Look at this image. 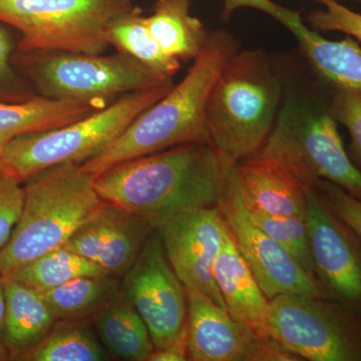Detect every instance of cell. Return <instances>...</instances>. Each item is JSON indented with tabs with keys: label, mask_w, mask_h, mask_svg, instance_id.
<instances>
[{
	"label": "cell",
	"mask_w": 361,
	"mask_h": 361,
	"mask_svg": "<svg viewBox=\"0 0 361 361\" xmlns=\"http://www.w3.org/2000/svg\"><path fill=\"white\" fill-rule=\"evenodd\" d=\"M316 193L337 217L351 230L361 242V200L341 187L322 180L315 187Z\"/></svg>",
	"instance_id": "cell-28"
},
{
	"label": "cell",
	"mask_w": 361,
	"mask_h": 361,
	"mask_svg": "<svg viewBox=\"0 0 361 361\" xmlns=\"http://www.w3.org/2000/svg\"><path fill=\"white\" fill-rule=\"evenodd\" d=\"M281 87L263 52H235L206 106L209 142L226 168L257 154L276 122Z\"/></svg>",
	"instance_id": "cell-3"
},
{
	"label": "cell",
	"mask_w": 361,
	"mask_h": 361,
	"mask_svg": "<svg viewBox=\"0 0 361 361\" xmlns=\"http://www.w3.org/2000/svg\"><path fill=\"white\" fill-rule=\"evenodd\" d=\"M172 82L118 97L106 108L58 129L16 137L0 154L4 175L21 184L32 176L63 163L78 165L99 155L142 111L166 96Z\"/></svg>",
	"instance_id": "cell-5"
},
{
	"label": "cell",
	"mask_w": 361,
	"mask_h": 361,
	"mask_svg": "<svg viewBox=\"0 0 361 361\" xmlns=\"http://www.w3.org/2000/svg\"><path fill=\"white\" fill-rule=\"evenodd\" d=\"M226 227L219 206H213L176 214L156 230L169 262L185 288L200 292L227 310L214 278V265Z\"/></svg>",
	"instance_id": "cell-13"
},
{
	"label": "cell",
	"mask_w": 361,
	"mask_h": 361,
	"mask_svg": "<svg viewBox=\"0 0 361 361\" xmlns=\"http://www.w3.org/2000/svg\"><path fill=\"white\" fill-rule=\"evenodd\" d=\"M305 192L315 276L331 298L361 313V242L314 189Z\"/></svg>",
	"instance_id": "cell-14"
},
{
	"label": "cell",
	"mask_w": 361,
	"mask_h": 361,
	"mask_svg": "<svg viewBox=\"0 0 361 361\" xmlns=\"http://www.w3.org/2000/svg\"><path fill=\"white\" fill-rule=\"evenodd\" d=\"M13 42L0 25V101L23 102L35 97L23 89L11 63Z\"/></svg>",
	"instance_id": "cell-32"
},
{
	"label": "cell",
	"mask_w": 361,
	"mask_h": 361,
	"mask_svg": "<svg viewBox=\"0 0 361 361\" xmlns=\"http://www.w3.org/2000/svg\"><path fill=\"white\" fill-rule=\"evenodd\" d=\"M109 353L87 319L58 320L49 334L20 356L23 361H103Z\"/></svg>",
	"instance_id": "cell-24"
},
{
	"label": "cell",
	"mask_w": 361,
	"mask_h": 361,
	"mask_svg": "<svg viewBox=\"0 0 361 361\" xmlns=\"http://www.w3.org/2000/svg\"><path fill=\"white\" fill-rule=\"evenodd\" d=\"M240 193L244 209L251 222L283 247L308 274L316 278L311 259L306 220L304 218L287 217L266 213L245 199L242 194L241 188Z\"/></svg>",
	"instance_id": "cell-27"
},
{
	"label": "cell",
	"mask_w": 361,
	"mask_h": 361,
	"mask_svg": "<svg viewBox=\"0 0 361 361\" xmlns=\"http://www.w3.org/2000/svg\"><path fill=\"white\" fill-rule=\"evenodd\" d=\"M330 111L336 122L348 129L353 148L361 161V94L350 90H336Z\"/></svg>",
	"instance_id": "cell-31"
},
{
	"label": "cell",
	"mask_w": 361,
	"mask_h": 361,
	"mask_svg": "<svg viewBox=\"0 0 361 361\" xmlns=\"http://www.w3.org/2000/svg\"><path fill=\"white\" fill-rule=\"evenodd\" d=\"M2 275L35 290L45 292L75 278L111 274L89 259L63 246Z\"/></svg>",
	"instance_id": "cell-25"
},
{
	"label": "cell",
	"mask_w": 361,
	"mask_h": 361,
	"mask_svg": "<svg viewBox=\"0 0 361 361\" xmlns=\"http://www.w3.org/2000/svg\"><path fill=\"white\" fill-rule=\"evenodd\" d=\"M132 0H0V23L21 33V52L59 51L102 54L104 32Z\"/></svg>",
	"instance_id": "cell-7"
},
{
	"label": "cell",
	"mask_w": 361,
	"mask_h": 361,
	"mask_svg": "<svg viewBox=\"0 0 361 361\" xmlns=\"http://www.w3.org/2000/svg\"><path fill=\"white\" fill-rule=\"evenodd\" d=\"M188 360L193 361L301 360L271 337L252 327L211 299L186 289Z\"/></svg>",
	"instance_id": "cell-12"
},
{
	"label": "cell",
	"mask_w": 361,
	"mask_h": 361,
	"mask_svg": "<svg viewBox=\"0 0 361 361\" xmlns=\"http://www.w3.org/2000/svg\"><path fill=\"white\" fill-rule=\"evenodd\" d=\"M188 360V329L174 343L155 349L148 361H186Z\"/></svg>",
	"instance_id": "cell-33"
},
{
	"label": "cell",
	"mask_w": 361,
	"mask_h": 361,
	"mask_svg": "<svg viewBox=\"0 0 361 361\" xmlns=\"http://www.w3.org/2000/svg\"><path fill=\"white\" fill-rule=\"evenodd\" d=\"M268 334L302 360L361 361V323L331 297L280 294L271 299Z\"/></svg>",
	"instance_id": "cell-9"
},
{
	"label": "cell",
	"mask_w": 361,
	"mask_h": 361,
	"mask_svg": "<svg viewBox=\"0 0 361 361\" xmlns=\"http://www.w3.org/2000/svg\"><path fill=\"white\" fill-rule=\"evenodd\" d=\"M4 345L9 360H18L37 345L58 320L40 292L9 277L4 276Z\"/></svg>",
	"instance_id": "cell-19"
},
{
	"label": "cell",
	"mask_w": 361,
	"mask_h": 361,
	"mask_svg": "<svg viewBox=\"0 0 361 361\" xmlns=\"http://www.w3.org/2000/svg\"><path fill=\"white\" fill-rule=\"evenodd\" d=\"M121 291L146 323L155 349L167 348L186 331L187 290L169 262L156 229L123 276Z\"/></svg>",
	"instance_id": "cell-11"
},
{
	"label": "cell",
	"mask_w": 361,
	"mask_h": 361,
	"mask_svg": "<svg viewBox=\"0 0 361 361\" xmlns=\"http://www.w3.org/2000/svg\"><path fill=\"white\" fill-rule=\"evenodd\" d=\"M104 39L118 52L132 56L163 77L172 78L180 70V61L168 56L149 32L139 7L114 18L106 26Z\"/></svg>",
	"instance_id": "cell-23"
},
{
	"label": "cell",
	"mask_w": 361,
	"mask_h": 361,
	"mask_svg": "<svg viewBox=\"0 0 361 361\" xmlns=\"http://www.w3.org/2000/svg\"><path fill=\"white\" fill-rule=\"evenodd\" d=\"M23 188L20 220L0 250L1 274L65 246L106 203L97 194L94 178L75 163L44 169L26 180Z\"/></svg>",
	"instance_id": "cell-4"
},
{
	"label": "cell",
	"mask_w": 361,
	"mask_h": 361,
	"mask_svg": "<svg viewBox=\"0 0 361 361\" xmlns=\"http://www.w3.org/2000/svg\"><path fill=\"white\" fill-rule=\"evenodd\" d=\"M323 6L325 9H317L308 16V23L313 30L343 32L361 42V14L337 1L326 2Z\"/></svg>",
	"instance_id": "cell-29"
},
{
	"label": "cell",
	"mask_w": 361,
	"mask_h": 361,
	"mask_svg": "<svg viewBox=\"0 0 361 361\" xmlns=\"http://www.w3.org/2000/svg\"><path fill=\"white\" fill-rule=\"evenodd\" d=\"M111 103L99 99H54L42 96L23 102L0 101V154L20 135L58 129Z\"/></svg>",
	"instance_id": "cell-18"
},
{
	"label": "cell",
	"mask_w": 361,
	"mask_h": 361,
	"mask_svg": "<svg viewBox=\"0 0 361 361\" xmlns=\"http://www.w3.org/2000/svg\"><path fill=\"white\" fill-rule=\"evenodd\" d=\"M218 206L239 253L269 300L280 294L330 297L317 278L308 274L283 247L251 222L242 203L236 165L226 173Z\"/></svg>",
	"instance_id": "cell-10"
},
{
	"label": "cell",
	"mask_w": 361,
	"mask_h": 361,
	"mask_svg": "<svg viewBox=\"0 0 361 361\" xmlns=\"http://www.w3.org/2000/svg\"><path fill=\"white\" fill-rule=\"evenodd\" d=\"M242 194L273 215L306 217V192L290 175L269 161L251 157L236 164Z\"/></svg>",
	"instance_id": "cell-20"
},
{
	"label": "cell",
	"mask_w": 361,
	"mask_h": 361,
	"mask_svg": "<svg viewBox=\"0 0 361 361\" xmlns=\"http://www.w3.org/2000/svg\"><path fill=\"white\" fill-rule=\"evenodd\" d=\"M228 33L210 35L208 44L182 82L137 116L102 153L80 165L96 178L123 163L192 142H209L206 106L223 66L236 52Z\"/></svg>",
	"instance_id": "cell-2"
},
{
	"label": "cell",
	"mask_w": 361,
	"mask_h": 361,
	"mask_svg": "<svg viewBox=\"0 0 361 361\" xmlns=\"http://www.w3.org/2000/svg\"><path fill=\"white\" fill-rule=\"evenodd\" d=\"M23 54V65L39 96L47 99L111 103L123 94L172 82L121 52L111 56L59 51Z\"/></svg>",
	"instance_id": "cell-8"
},
{
	"label": "cell",
	"mask_w": 361,
	"mask_h": 361,
	"mask_svg": "<svg viewBox=\"0 0 361 361\" xmlns=\"http://www.w3.org/2000/svg\"><path fill=\"white\" fill-rule=\"evenodd\" d=\"M154 228L122 207L104 203L80 226L66 248L96 263L113 276H125Z\"/></svg>",
	"instance_id": "cell-15"
},
{
	"label": "cell",
	"mask_w": 361,
	"mask_h": 361,
	"mask_svg": "<svg viewBox=\"0 0 361 361\" xmlns=\"http://www.w3.org/2000/svg\"><path fill=\"white\" fill-rule=\"evenodd\" d=\"M113 275L82 276L51 290L40 292L56 320L87 319L121 291Z\"/></svg>",
	"instance_id": "cell-26"
},
{
	"label": "cell",
	"mask_w": 361,
	"mask_h": 361,
	"mask_svg": "<svg viewBox=\"0 0 361 361\" xmlns=\"http://www.w3.org/2000/svg\"><path fill=\"white\" fill-rule=\"evenodd\" d=\"M192 0H157L146 16L147 25L161 49L180 61L201 56L210 35L203 23L190 13Z\"/></svg>",
	"instance_id": "cell-22"
},
{
	"label": "cell",
	"mask_w": 361,
	"mask_h": 361,
	"mask_svg": "<svg viewBox=\"0 0 361 361\" xmlns=\"http://www.w3.org/2000/svg\"><path fill=\"white\" fill-rule=\"evenodd\" d=\"M300 44L311 66L325 82L336 90L361 94V47L353 37L329 40L304 25L300 14L284 8L277 16Z\"/></svg>",
	"instance_id": "cell-17"
},
{
	"label": "cell",
	"mask_w": 361,
	"mask_h": 361,
	"mask_svg": "<svg viewBox=\"0 0 361 361\" xmlns=\"http://www.w3.org/2000/svg\"><path fill=\"white\" fill-rule=\"evenodd\" d=\"M97 337L118 360L148 361L155 350L148 327L122 291L92 315Z\"/></svg>",
	"instance_id": "cell-21"
},
{
	"label": "cell",
	"mask_w": 361,
	"mask_h": 361,
	"mask_svg": "<svg viewBox=\"0 0 361 361\" xmlns=\"http://www.w3.org/2000/svg\"><path fill=\"white\" fill-rule=\"evenodd\" d=\"M4 315H6V295H4V276L0 273V361L9 360L8 353L4 341Z\"/></svg>",
	"instance_id": "cell-34"
},
{
	"label": "cell",
	"mask_w": 361,
	"mask_h": 361,
	"mask_svg": "<svg viewBox=\"0 0 361 361\" xmlns=\"http://www.w3.org/2000/svg\"><path fill=\"white\" fill-rule=\"evenodd\" d=\"M214 278L228 312L248 324L259 336L270 337L268 334L269 299L239 253L228 225L214 265Z\"/></svg>",
	"instance_id": "cell-16"
},
{
	"label": "cell",
	"mask_w": 361,
	"mask_h": 361,
	"mask_svg": "<svg viewBox=\"0 0 361 361\" xmlns=\"http://www.w3.org/2000/svg\"><path fill=\"white\" fill-rule=\"evenodd\" d=\"M228 169L210 142H192L114 166L94 185L104 202L156 229L183 211L219 205Z\"/></svg>",
	"instance_id": "cell-1"
},
{
	"label": "cell",
	"mask_w": 361,
	"mask_h": 361,
	"mask_svg": "<svg viewBox=\"0 0 361 361\" xmlns=\"http://www.w3.org/2000/svg\"><path fill=\"white\" fill-rule=\"evenodd\" d=\"M331 111L287 97L269 137L253 157L290 175L304 190L329 180L361 200V171L350 160Z\"/></svg>",
	"instance_id": "cell-6"
},
{
	"label": "cell",
	"mask_w": 361,
	"mask_h": 361,
	"mask_svg": "<svg viewBox=\"0 0 361 361\" xmlns=\"http://www.w3.org/2000/svg\"><path fill=\"white\" fill-rule=\"evenodd\" d=\"M2 176H4V173H2L1 169H0V178H1Z\"/></svg>",
	"instance_id": "cell-36"
},
{
	"label": "cell",
	"mask_w": 361,
	"mask_h": 361,
	"mask_svg": "<svg viewBox=\"0 0 361 361\" xmlns=\"http://www.w3.org/2000/svg\"><path fill=\"white\" fill-rule=\"evenodd\" d=\"M14 178H0V250L6 246L18 224L25 201V188Z\"/></svg>",
	"instance_id": "cell-30"
},
{
	"label": "cell",
	"mask_w": 361,
	"mask_h": 361,
	"mask_svg": "<svg viewBox=\"0 0 361 361\" xmlns=\"http://www.w3.org/2000/svg\"><path fill=\"white\" fill-rule=\"evenodd\" d=\"M317 1H319V2H320V4H326V2H329V1H337V0H317ZM356 1H360V2H361V0H356Z\"/></svg>",
	"instance_id": "cell-35"
}]
</instances>
